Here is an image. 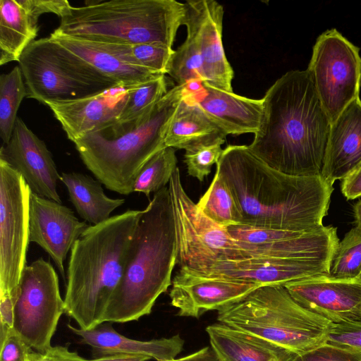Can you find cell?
I'll return each mask as SVG.
<instances>
[{
    "label": "cell",
    "instance_id": "cell-18",
    "mask_svg": "<svg viewBox=\"0 0 361 361\" xmlns=\"http://www.w3.org/2000/svg\"><path fill=\"white\" fill-rule=\"evenodd\" d=\"M90 226L79 221L61 203L31 193L30 242L37 243L49 254L64 279L67 254Z\"/></svg>",
    "mask_w": 361,
    "mask_h": 361
},
{
    "label": "cell",
    "instance_id": "cell-44",
    "mask_svg": "<svg viewBox=\"0 0 361 361\" xmlns=\"http://www.w3.org/2000/svg\"><path fill=\"white\" fill-rule=\"evenodd\" d=\"M355 227L361 231V199L353 207Z\"/></svg>",
    "mask_w": 361,
    "mask_h": 361
},
{
    "label": "cell",
    "instance_id": "cell-41",
    "mask_svg": "<svg viewBox=\"0 0 361 361\" xmlns=\"http://www.w3.org/2000/svg\"><path fill=\"white\" fill-rule=\"evenodd\" d=\"M341 188L348 200L361 197V165L341 180Z\"/></svg>",
    "mask_w": 361,
    "mask_h": 361
},
{
    "label": "cell",
    "instance_id": "cell-32",
    "mask_svg": "<svg viewBox=\"0 0 361 361\" xmlns=\"http://www.w3.org/2000/svg\"><path fill=\"white\" fill-rule=\"evenodd\" d=\"M175 149L164 147L153 155L141 168L136 177L133 192H142L149 196L169 183L178 168Z\"/></svg>",
    "mask_w": 361,
    "mask_h": 361
},
{
    "label": "cell",
    "instance_id": "cell-12",
    "mask_svg": "<svg viewBox=\"0 0 361 361\" xmlns=\"http://www.w3.org/2000/svg\"><path fill=\"white\" fill-rule=\"evenodd\" d=\"M307 71L331 123L360 98V49L336 29L317 37Z\"/></svg>",
    "mask_w": 361,
    "mask_h": 361
},
{
    "label": "cell",
    "instance_id": "cell-43",
    "mask_svg": "<svg viewBox=\"0 0 361 361\" xmlns=\"http://www.w3.org/2000/svg\"><path fill=\"white\" fill-rule=\"evenodd\" d=\"M151 358L144 355H133L124 354H114L94 357L92 359H85L82 361H147Z\"/></svg>",
    "mask_w": 361,
    "mask_h": 361
},
{
    "label": "cell",
    "instance_id": "cell-2",
    "mask_svg": "<svg viewBox=\"0 0 361 361\" xmlns=\"http://www.w3.org/2000/svg\"><path fill=\"white\" fill-rule=\"evenodd\" d=\"M262 100L260 126L250 150L281 173L321 175L331 122L307 69L283 74Z\"/></svg>",
    "mask_w": 361,
    "mask_h": 361
},
{
    "label": "cell",
    "instance_id": "cell-7",
    "mask_svg": "<svg viewBox=\"0 0 361 361\" xmlns=\"http://www.w3.org/2000/svg\"><path fill=\"white\" fill-rule=\"evenodd\" d=\"M217 320L298 355L326 343L333 324L298 303L283 285L256 288L219 310Z\"/></svg>",
    "mask_w": 361,
    "mask_h": 361
},
{
    "label": "cell",
    "instance_id": "cell-27",
    "mask_svg": "<svg viewBox=\"0 0 361 361\" xmlns=\"http://www.w3.org/2000/svg\"><path fill=\"white\" fill-rule=\"evenodd\" d=\"M60 180L66 185L70 201L78 214L92 225L108 220L111 212L125 202L123 198L106 196L101 183L88 175L63 173Z\"/></svg>",
    "mask_w": 361,
    "mask_h": 361
},
{
    "label": "cell",
    "instance_id": "cell-45",
    "mask_svg": "<svg viewBox=\"0 0 361 361\" xmlns=\"http://www.w3.org/2000/svg\"><path fill=\"white\" fill-rule=\"evenodd\" d=\"M359 278L361 279V274H360V275Z\"/></svg>",
    "mask_w": 361,
    "mask_h": 361
},
{
    "label": "cell",
    "instance_id": "cell-23",
    "mask_svg": "<svg viewBox=\"0 0 361 361\" xmlns=\"http://www.w3.org/2000/svg\"><path fill=\"white\" fill-rule=\"evenodd\" d=\"M361 165V101L351 102L331 123L321 171L331 185Z\"/></svg>",
    "mask_w": 361,
    "mask_h": 361
},
{
    "label": "cell",
    "instance_id": "cell-19",
    "mask_svg": "<svg viewBox=\"0 0 361 361\" xmlns=\"http://www.w3.org/2000/svg\"><path fill=\"white\" fill-rule=\"evenodd\" d=\"M137 85H119L85 98L47 105L74 143L87 134L116 123L130 92Z\"/></svg>",
    "mask_w": 361,
    "mask_h": 361
},
{
    "label": "cell",
    "instance_id": "cell-11",
    "mask_svg": "<svg viewBox=\"0 0 361 361\" xmlns=\"http://www.w3.org/2000/svg\"><path fill=\"white\" fill-rule=\"evenodd\" d=\"M64 310L58 275L53 266L39 258L25 266L13 309L15 332L32 348L44 353Z\"/></svg>",
    "mask_w": 361,
    "mask_h": 361
},
{
    "label": "cell",
    "instance_id": "cell-22",
    "mask_svg": "<svg viewBox=\"0 0 361 361\" xmlns=\"http://www.w3.org/2000/svg\"><path fill=\"white\" fill-rule=\"evenodd\" d=\"M186 95L226 135L255 134L259 130L262 99H250L207 84L200 92L194 94L187 92Z\"/></svg>",
    "mask_w": 361,
    "mask_h": 361
},
{
    "label": "cell",
    "instance_id": "cell-6",
    "mask_svg": "<svg viewBox=\"0 0 361 361\" xmlns=\"http://www.w3.org/2000/svg\"><path fill=\"white\" fill-rule=\"evenodd\" d=\"M185 4L176 0H111L71 8L54 32L90 40L172 48Z\"/></svg>",
    "mask_w": 361,
    "mask_h": 361
},
{
    "label": "cell",
    "instance_id": "cell-39",
    "mask_svg": "<svg viewBox=\"0 0 361 361\" xmlns=\"http://www.w3.org/2000/svg\"><path fill=\"white\" fill-rule=\"evenodd\" d=\"M23 4L39 18L44 13H52L61 18L66 16L72 6L66 0H21Z\"/></svg>",
    "mask_w": 361,
    "mask_h": 361
},
{
    "label": "cell",
    "instance_id": "cell-26",
    "mask_svg": "<svg viewBox=\"0 0 361 361\" xmlns=\"http://www.w3.org/2000/svg\"><path fill=\"white\" fill-rule=\"evenodd\" d=\"M38 20L21 0L0 1V65L18 62L23 52L34 41Z\"/></svg>",
    "mask_w": 361,
    "mask_h": 361
},
{
    "label": "cell",
    "instance_id": "cell-35",
    "mask_svg": "<svg viewBox=\"0 0 361 361\" xmlns=\"http://www.w3.org/2000/svg\"><path fill=\"white\" fill-rule=\"evenodd\" d=\"M135 60L142 66L162 75L168 74L175 53L173 48L158 43L131 45Z\"/></svg>",
    "mask_w": 361,
    "mask_h": 361
},
{
    "label": "cell",
    "instance_id": "cell-33",
    "mask_svg": "<svg viewBox=\"0 0 361 361\" xmlns=\"http://www.w3.org/2000/svg\"><path fill=\"white\" fill-rule=\"evenodd\" d=\"M360 274L361 231L354 227L339 241L328 274L339 279H355L359 278Z\"/></svg>",
    "mask_w": 361,
    "mask_h": 361
},
{
    "label": "cell",
    "instance_id": "cell-28",
    "mask_svg": "<svg viewBox=\"0 0 361 361\" xmlns=\"http://www.w3.org/2000/svg\"><path fill=\"white\" fill-rule=\"evenodd\" d=\"M186 94L168 128L165 147L185 150L199 143L226 138V135Z\"/></svg>",
    "mask_w": 361,
    "mask_h": 361
},
{
    "label": "cell",
    "instance_id": "cell-21",
    "mask_svg": "<svg viewBox=\"0 0 361 361\" xmlns=\"http://www.w3.org/2000/svg\"><path fill=\"white\" fill-rule=\"evenodd\" d=\"M49 37L118 84L140 85L163 75L139 64L131 45L90 40L54 31Z\"/></svg>",
    "mask_w": 361,
    "mask_h": 361
},
{
    "label": "cell",
    "instance_id": "cell-20",
    "mask_svg": "<svg viewBox=\"0 0 361 361\" xmlns=\"http://www.w3.org/2000/svg\"><path fill=\"white\" fill-rule=\"evenodd\" d=\"M329 267V262L320 260L250 257L217 261L202 272H191L207 277L252 282L261 286H283L291 281L328 274Z\"/></svg>",
    "mask_w": 361,
    "mask_h": 361
},
{
    "label": "cell",
    "instance_id": "cell-14",
    "mask_svg": "<svg viewBox=\"0 0 361 361\" xmlns=\"http://www.w3.org/2000/svg\"><path fill=\"white\" fill-rule=\"evenodd\" d=\"M185 4V40L200 59L203 84L232 92L234 72L222 42L223 6L214 0H189Z\"/></svg>",
    "mask_w": 361,
    "mask_h": 361
},
{
    "label": "cell",
    "instance_id": "cell-4",
    "mask_svg": "<svg viewBox=\"0 0 361 361\" xmlns=\"http://www.w3.org/2000/svg\"><path fill=\"white\" fill-rule=\"evenodd\" d=\"M142 210H131L90 225L71 250L64 297L65 313L79 328L103 323L119 283Z\"/></svg>",
    "mask_w": 361,
    "mask_h": 361
},
{
    "label": "cell",
    "instance_id": "cell-5",
    "mask_svg": "<svg viewBox=\"0 0 361 361\" xmlns=\"http://www.w3.org/2000/svg\"><path fill=\"white\" fill-rule=\"evenodd\" d=\"M185 94V85H177L140 122L116 123L77 140L74 144L83 164L107 189L132 193L141 168L166 147L168 128Z\"/></svg>",
    "mask_w": 361,
    "mask_h": 361
},
{
    "label": "cell",
    "instance_id": "cell-42",
    "mask_svg": "<svg viewBox=\"0 0 361 361\" xmlns=\"http://www.w3.org/2000/svg\"><path fill=\"white\" fill-rule=\"evenodd\" d=\"M170 361H219L211 346H206L186 356Z\"/></svg>",
    "mask_w": 361,
    "mask_h": 361
},
{
    "label": "cell",
    "instance_id": "cell-10",
    "mask_svg": "<svg viewBox=\"0 0 361 361\" xmlns=\"http://www.w3.org/2000/svg\"><path fill=\"white\" fill-rule=\"evenodd\" d=\"M176 225L180 268L202 272L217 261L243 259L242 248L227 227L207 217L188 195L178 167L169 183Z\"/></svg>",
    "mask_w": 361,
    "mask_h": 361
},
{
    "label": "cell",
    "instance_id": "cell-38",
    "mask_svg": "<svg viewBox=\"0 0 361 361\" xmlns=\"http://www.w3.org/2000/svg\"><path fill=\"white\" fill-rule=\"evenodd\" d=\"M0 361H27L32 352V348L13 329L0 338Z\"/></svg>",
    "mask_w": 361,
    "mask_h": 361
},
{
    "label": "cell",
    "instance_id": "cell-29",
    "mask_svg": "<svg viewBox=\"0 0 361 361\" xmlns=\"http://www.w3.org/2000/svg\"><path fill=\"white\" fill-rule=\"evenodd\" d=\"M197 204L207 217L220 226L228 228L241 224L242 216L235 197L216 173Z\"/></svg>",
    "mask_w": 361,
    "mask_h": 361
},
{
    "label": "cell",
    "instance_id": "cell-25",
    "mask_svg": "<svg viewBox=\"0 0 361 361\" xmlns=\"http://www.w3.org/2000/svg\"><path fill=\"white\" fill-rule=\"evenodd\" d=\"M219 361H292L296 353L220 322L206 327Z\"/></svg>",
    "mask_w": 361,
    "mask_h": 361
},
{
    "label": "cell",
    "instance_id": "cell-9",
    "mask_svg": "<svg viewBox=\"0 0 361 361\" xmlns=\"http://www.w3.org/2000/svg\"><path fill=\"white\" fill-rule=\"evenodd\" d=\"M31 190L23 176L0 159V318L13 319L30 242Z\"/></svg>",
    "mask_w": 361,
    "mask_h": 361
},
{
    "label": "cell",
    "instance_id": "cell-15",
    "mask_svg": "<svg viewBox=\"0 0 361 361\" xmlns=\"http://www.w3.org/2000/svg\"><path fill=\"white\" fill-rule=\"evenodd\" d=\"M303 307L334 324L361 320V279L317 275L283 285Z\"/></svg>",
    "mask_w": 361,
    "mask_h": 361
},
{
    "label": "cell",
    "instance_id": "cell-40",
    "mask_svg": "<svg viewBox=\"0 0 361 361\" xmlns=\"http://www.w3.org/2000/svg\"><path fill=\"white\" fill-rule=\"evenodd\" d=\"M27 361H82V357L66 347L57 345L44 353L32 351Z\"/></svg>",
    "mask_w": 361,
    "mask_h": 361
},
{
    "label": "cell",
    "instance_id": "cell-30",
    "mask_svg": "<svg viewBox=\"0 0 361 361\" xmlns=\"http://www.w3.org/2000/svg\"><path fill=\"white\" fill-rule=\"evenodd\" d=\"M27 88L19 66L0 76V135L4 145L11 138L18 118L17 113Z\"/></svg>",
    "mask_w": 361,
    "mask_h": 361
},
{
    "label": "cell",
    "instance_id": "cell-24",
    "mask_svg": "<svg viewBox=\"0 0 361 361\" xmlns=\"http://www.w3.org/2000/svg\"><path fill=\"white\" fill-rule=\"evenodd\" d=\"M68 327L85 344L92 347L97 357L124 354L147 356L157 361H170L181 353L185 343L180 334L149 341L130 338L117 332L110 322L88 330L71 324Z\"/></svg>",
    "mask_w": 361,
    "mask_h": 361
},
{
    "label": "cell",
    "instance_id": "cell-16",
    "mask_svg": "<svg viewBox=\"0 0 361 361\" xmlns=\"http://www.w3.org/2000/svg\"><path fill=\"white\" fill-rule=\"evenodd\" d=\"M171 285V305L178 310V315L194 318L239 302L261 286L248 281L203 276L185 268H180Z\"/></svg>",
    "mask_w": 361,
    "mask_h": 361
},
{
    "label": "cell",
    "instance_id": "cell-37",
    "mask_svg": "<svg viewBox=\"0 0 361 361\" xmlns=\"http://www.w3.org/2000/svg\"><path fill=\"white\" fill-rule=\"evenodd\" d=\"M292 361H361V355L326 343L311 350L296 355Z\"/></svg>",
    "mask_w": 361,
    "mask_h": 361
},
{
    "label": "cell",
    "instance_id": "cell-1",
    "mask_svg": "<svg viewBox=\"0 0 361 361\" xmlns=\"http://www.w3.org/2000/svg\"><path fill=\"white\" fill-rule=\"evenodd\" d=\"M216 173L235 197L240 225L294 231L324 226L334 187L321 175L281 173L257 157L247 145L224 149Z\"/></svg>",
    "mask_w": 361,
    "mask_h": 361
},
{
    "label": "cell",
    "instance_id": "cell-46",
    "mask_svg": "<svg viewBox=\"0 0 361 361\" xmlns=\"http://www.w3.org/2000/svg\"><path fill=\"white\" fill-rule=\"evenodd\" d=\"M360 90H361V87H360ZM360 101H361V99H360Z\"/></svg>",
    "mask_w": 361,
    "mask_h": 361
},
{
    "label": "cell",
    "instance_id": "cell-34",
    "mask_svg": "<svg viewBox=\"0 0 361 361\" xmlns=\"http://www.w3.org/2000/svg\"><path fill=\"white\" fill-rule=\"evenodd\" d=\"M226 138L220 137L199 143L187 149L184 154V162L188 175L202 182L211 172L214 164L219 162L224 149L221 145Z\"/></svg>",
    "mask_w": 361,
    "mask_h": 361
},
{
    "label": "cell",
    "instance_id": "cell-17",
    "mask_svg": "<svg viewBox=\"0 0 361 361\" xmlns=\"http://www.w3.org/2000/svg\"><path fill=\"white\" fill-rule=\"evenodd\" d=\"M0 159L23 176L32 193L62 203L57 192L61 176L51 153L19 117L11 140L1 148Z\"/></svg>",
    "mask_w": 361,
    "mask_h": 361
},
{
    "label": "cell",
    "instance_id": "cell-36",
    "mask_svg": "<svg viewBox=\"0 0 361 361\" xmlns=\"http://www.w3.org/2000/svg\"><path fill=\"white\" fill-rule=\"evenodd\" d=\"M326 343L361 355V320L333 323Z\"/></svg>",
    "mask_w": 361,
    "mask_h": 361
},
{
    "label": "cell",
    "instance_id": "cell-3",
    "mask_svg": "<svg viewBox=\"0 0 361 361\" xmlns=\"http://www.w3.org/2000/svg\"><path fill=\"white\" fill-rule=\"evenodd\" d=\"M177 262L173 205L169 188L164 187L142 210L103 323H126L150 314L157 299L172 284Z\"/></svg>",
    "mask_w": 361,
    "mask_h": 361
},
{
    "label": "cell",
    "instance_id": "cell-8",
    "mask_svg": "<svg viewBox=\"0 0 361 361\" xmlns=\"http://www.w3.org/2000/svg\"><path fill=\"white\" fill-rule=\"evenodd\" d=\"M27 97L47 104L85 98L118 84L49 37L34 40L19 61Z\"/></svg>",
    "mask_w": 361,
    "mask_h": 361
},
{
    "label": "cell",
    "instance_id": "cell-13",
    "mask_svg": "<svg viewBox=\"0 0 361 361\" xmlns=\"http://www.w3.org/2000/svg\"><path fill=\"white\" fill-rule=\"evenodd\" d=\"M228 231L242 248L243 259H307L331 263L339 243L332 226L303 231L271 230L234 225Z\"/></svg>",
    "mask_w": 361,
    "mask_h": 361
},
{
    "label": "cell",
    "instance_id": "cell-31",
    "mask_svg": "<svg viewBox=\"0 0 361 361\" xmlns=\"http://www.w3.org/2000/svg\"><path fill=\"white\" fill-rule=\"evenodd\" d=\"M168 87L165 75L136 86L130 92L116 123L129 125L140 122L168 92Z\"/></svg>",
    "mask_w": 361,
    "mask_h": 361
}]
</instances>
